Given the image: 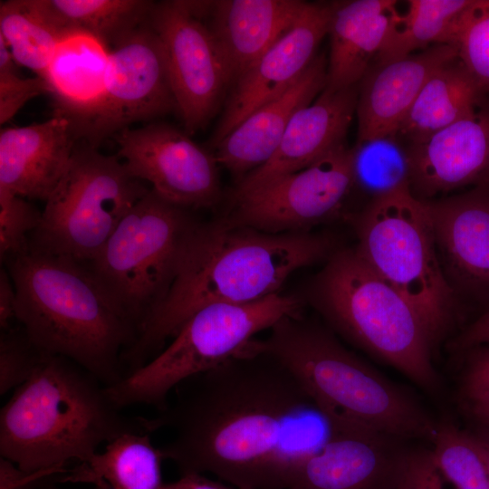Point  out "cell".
I'll list each match as a JSON object with an SVG mask.
<instances>
[{
    "label": "cell",
    "instance_id": "32",
    "mask_svg": "<svg viewBox=\"0 0 489 489\" xmlns=\"http://www.w3.org/2000/svg\"><path fill=\"white\" fill-rule=\"evenodd\" d=\"M432 455L440 471L457 489H489V473L469 434L453 424L436 425Z\"/></svg>",
    "mask_w": 489,
    "mask_h": 489
},
{
    "label": "cell",
    "instance_id": "15",
    "mask_svg": "<svg viewBox=\"0 0 489 489\" xmlns=\"http://www.w3.org/2000/svg\"><path fill=\"white\" fill-rule=\"evenodd\" d=\"M408 450L406 440L371 429L327 428L296 459L286 489H395Z\"/></svg>",
    "mask_w": 489,
    "mask_h": 489
},
{
    "label": "cell",
    "instance_id": "39",
    "mask_svg": "<svg viewBox=\"0 0 489 489\" xmlns=\"http://www.w3.org/2000/svg\"><path fill=\"white\" fill-rule=\"evenodd\" d=\"M467 398L489 392V347L475 350L464 380Z\"/></svg>",
    "mask_w": 489,
    "mask_h": 489
},
{
    "label": "cell",
    "instance_id": "29",
    "mask_svg": "<svg viewBox=\"0 0 489 489\" xmlns=\"http://www.w3.org/2000/svg\"><path fill=\"white\" fill-rule=\"evenodd\" d=\"M472 1H408L406 12L396 15L374 65L404 58L421 48L447 44L457 20Z\"/></svg>",
    "mask_w": 489,
    "mask_h": 489
},
{
    "label": "cell",
    "instance_id": "4",
    "mask_svg": "<svg viewBox=\"0 0 489 489\" xmlns=\"http://www.w3.org/2000/svg\"><path fill=\"white\" fill-rule=\"evenodd\" d=\"M5 263L15 319L38 350L78 363L107 387L125 378L121 357L137 328L85 264L31 248Z\"/></svg>",
    "mask_w": 489,
    "mask_h": 489
},
{
    "label": "cell",
    "instance_id": "27",
    "mask_svg": "<svg viewBox=\"0 0 489 489\" xmlns=\"http://www.w3.org/2000/svg\"><path fill=\"white\" fill-rule=\"evenodd\" d=\"M33 9L64 40L82 34L109 51L144 24L154 5L147 0H29Z\"/></svg>",
    "mask_w": 489,
    "mask_h": 489
},
{
    "label": "cell",
    "instance_id": "10",
    "mask_svg": "<svg viewBox=\"0 0 489 489\" xmlns=\"http://www.w3.org/2000/svg\"><path fill=\"white\" fill-rule=\"evenodd\" d=\"M149 190L118 157L85 144L76 146L45 202L30 248L87 264Z\"/></svg>",
    "mask_w": 489,
    "mask_h": 489
},
{
    "label": "cell",
    "instance_id": "30",
    "mask_svg": "<svg viewBox=\"0 0 489 489\" xmlns=\"http://www.w3.org/2000/svg\"><path fill=\"white\" fill-rule=\"evenodd\" d=\"M351 163L353 188L357 187L365 195L368 203L410 190L409 149L397 134L356 142L351 148Z\"/></svg>",
    "mask_w": 489,
    "mask_h": 489
},
{
    "label": "cell",
    "instance_id": "25",
    "mask_svg": "<svg viewBox=\"0 0 489 489\" xmlns=\"http://www.w3.org/2000/svg\"><path fill=\"white\" fill-rule=\"evenodd\" d=\"M485 97L476 80L456 58L429 77L397 135L407 144L420 142L475 113L486 101Z\"/></svg>",
    "mask_w": 489,
    "mask_h": 489
},
{
    "label": "cell",
    "instance_id": "16",
    "mask_svg": "<svg viewBox=\"0 0 489 489\" xmlns=\"http://www.w3.org/2000/svg\"><path fill=\"white\" fill-rule=\"evenodd\" d=\"M337 3L307 2L295 23L235 82L213 134V147L305 71L328 34Z\"/></svg>",
    "mask_w": 489,
    "mask_h": 489
},
{
    "label": "cell",
    "instance_id": "38",
    "mask_svg": "<svg viewBox=\"0 0 489 489\" xmlns=\"http://www.w3.org/2000/svg\"><path fill=\"white\" fill-rule=\"evenodd\" d=\"M69 472L66 466L25 471L0 456V489H41L49 484L62 482Z\"/></svg>",
    "mask_w": 489,
    "mask_h": 489
},
{
    "label": "cell",
    "instance_id": "6",
    "mask_svg": "<svg viewBox=\"0 0 489 489\" xmlns=\"http://www.w3.org/2000/svg\"><path fill=\"white\" fill-rule=\"evenodd\" d=\"M312 302L330 326L422 388L435 391L439 377L434 343L409 302L379 276L357 250L334 252L316 277Z\"/></svg>",
    "mask_w": 489,
    "mask_h": 489
},
{
    "label": "cell",
    "instance_id": "13",
    "mask_svg": "<svg viewBox=\"0 0 489 489\" xmlns=\"http://www.w3.org/2000/svg\"><path fill=\"white\" fill-rule=\"evenodd\" d=\"M352 189L351 148L343 142L307 168L234 197L225 219L265 233L308 232L338 215Z\"/></svg>",
    "mask_w": 489,
    "mask_h": 489
},
{
    "label": "cell",
    "instance_id": "31",
    "mask_svg": "<svg viewBox=\"0 0 489 489\" xmlns=\"http://www.w3.org/2000/svg\"><path fill=\"white\" fill-rule=\"evenodd\" d=\"M0 37L16 64L43 77L63 39L33 9L29 0L1 1Z\"/></svg>",
    "mask_w": 489,
    "mask_h": 489
},
{
    "label": "cell",
    "instance_id": "19",
    "mask_svg": "<svg viewBox=\"0 0 489 489\" xmlns=\"http://www.w3.org/2000/svg\"><path fill=\"white\" fill-rule=\"evenodd\" d=\"M359 86L323 90L312 103L298 110L273 156L239 180L234 197L302 170L345 142L356 112Z\"/></svg>",
    "mask_w": 489,
    "mask_h": 489
},
{
    "label": "cell",
    "instance_id": "8",
    "mask_svg": "<svg viewBox=\"0 0 489 489\" xmlns=\"http://www.w3.org/2000/svg\"><path fill=\"white\" fill-rule=\"evenodd\" d=\"M301 309L299 298L279 292L250 303L207 305L154 358L107 387L108 393L122 409L145 405L162 411L170 392L183 380L241 354L258 332L285 317L300 316Z\"/></svg>",
    "mask_w": 489,
    "mask_h": 489
},
{
    "label": "cell",
    "instance_id": "22",
    "mask_svg": "<svg viewBox=\"0 0 489 489\" xmlns=\"http://www.w3.org/2000/svg\"><path fill=\"white\" fill-rule=\"evenodd\" d=\"M327 65L323 54L316 55L289 87L233 129L214 147L218 165L241 179L268 161L296 111L324 90Z\"/></svg>",
    "mask_w": 489,
    "mask_h": 489
},
{
    "label": "cell",
    "instance_id": "11",
    "mask_svg": "<svg viewBox=\"0 0 489 489\" xmlns=\"http://www.w3.org/2000/svg\"><path fill=\"white\" fill-rule=\"evenodd\" d=\"M149 19V18H148ZM177 111L160 42L149 21L109 51L104 87L87 111L67 119L75 140L97 149L134 123Z\"/></svg>",
    "mask_w": 489,
    "mask_h": 489
},
{
    "label": "cell",
    "instance_id": "41",
    "mask_svg": "<svg viewBox=\"0 0 489 489\" xmlns=\"http://www.w3.org/2000/svg\"><path fill=\"white\" fill-rule=\"evenodd\" d=\"M16 293L8 271L0 273V328L1 331L12 327L15 319Z\"/></svg>",
    "mask_w": 489,
    "mask_h": 489
},
{
    "label": "cell",
    "instance_id": "21",
    "mask_svg": "<svg viewBox=\"0 0 489 489\" xmlns=\"http://www.w3.org/2000/svg\"><path fill=\"white\" fill-rule=\"evenodd\" d=\"M458 58L449 44H435L384 64L372 66L360 82L357 141L397 134L429 77Z\"/></svg>",
    "mask_w": 489,
    "mask_h": 489
},
{
    "label": "cell",
    "instance_id": "35",
    "mask_svg": "<svg viewBox=\"0 0 489 489\" xmlns=\"http://www.w3.org/2000/svg\"><path fill=\"white\" fill-rule=\"evenodd\" d=\"M43 353L32 343L21 326L1 331L0 395L25 382Z\"/></svg>",
    "mask_w": 489,
    "mask_h": 489
},
{
    "label": "cell",
    "instance_id": "3",
    "mask_svg": "<svg viewBox=\"0 0 489 489\" xmlns=\"http://www.w3.org/2000/svg\"><path fill=\"white\" fill-rule=\"evenodd\" d=\"M107 386L78 363L43 353L0 411V456L25 471L91 458L103 443L151 434L149 418L127 416Z\"/></svg>",
    "mask_w": 489,
    "mask_h": 489
},
{
    "label": "cell",
    "instance_id": "26",
    "mask_svg": "<svg viewBox=\"0 0 489 489\" xmlns=\"http://www.w3.org/2000/svg\"><path fill=\"white\" fill-rule=\"evenodd\" d=\"M109 50L87 35L65 38L56 49L43 76L54 112L67 119L90 110L101 97Z\"/></svg>",
    "mask_w": 489,
    "mask_h": 489
},
{
    "label": "cell",
    "instance_id": "37",
    "mask_svg": "<svg viewBox=\"0 0 489 489\" xmlns=\"http://www.w3.org/2000/svg\"><path fill=\"white\" fill-rule=\"evenodd\" d=\"M432 451L409 448L395 489H443Z\"/></svg>",
    "mask_w": 489,
    "mask_h": 489
},
{
    "label": "cell",
    "instance_id": "24",
    "mask_svg": "<svg viewBox=\"0 0 489 489\" xmlns=\"http://www.w3.org/2000/svg\"><path fill=\"white\" fill-rule=\"evenodd\" d=\"M394 0L338 2L331 20L330 55L324 90L360 84L375 64L398 13Z\"/></svg>",
    "mask_w": 489,
    "mask_h": 489
},
{
    "label": "cell",
    "instance_id": "40",
    "mask_svg": "<svg viewBox=\"0 0 489 489\" xmlns=\"http://www.w3.org/2000/svg\"><path fill=\"white\" fill-rule=\"evenodd\" d=\"M452 347L457 350L489 347V311L460 333L454 340Z\"/></svg>",
    "mask_w": 489,
    "mask_h": 489
},
{
    "label": "cell",
    "instance_id": "18",
    "mask_svg": "<svg viewBox=\"0 0 489 489\" xmlns=\"http://www.w3.org/2000/svg\"><path fill=\"white\" fill-rule=\"evenodd\" d=\"M408 145L410 192L420 200L469 185L489 184V101L472 115Z\"/></svg>",
    "mask_w": 489,
    "mask_h": 489
},
{
    "label": "cell",
    "instance_id": "14",
    "mask_svg": "<svg viewBox=\"0 0 489 489\" xmlns=\"http://www.w3.org/2000/svg\"><path fill=\"white\" fill-rule=\"evenodd\" d=\"M113 138L128 172L149 182L167 201L188 209L210 207L219 200L218 163L186 131L153 122L125 129Z\"/></svg>",
    "mask_w": 489,
    "mask_h": 489
},
{
    "label": "cell",
    "instance_id": "45",
    "mask_svg": "<svg viewBox=\"0 0 489 489\" xmlns=\"http://www.w3.org/2000/svg\"><path fill=\"white\" fill-rule=\"evenodd\" d=\"M41 489H61V488H59L55 484H49L42 487ZM92 489H107V488L102 484H95Z\"/></svg>",
    "mask_w": 489,
    "mask_h": 489
},
{
    "label": "cell",
    "instance_id": "36",
    "mask_svg": "<svg viewBox=\"0 0 489 489\" xmlns=\"http://www.w3.org/2000/svg\"><path fill=\"white\" fill-rule=\"evenodd\" d=\"M16 62L0 37V123L11 120L30 100L48 93L45 81L39 76L25 78L18 73Z\"/></svg>",
    "mask_w": 489,
    "mask_h": 489
},
{
    "label": "cell",
    "instance_id": "42",
    "mask_svg": "<svg viewBox=\"0 0 489 489\" xmlns=\"http://www.w3.org/2000/svg\"><path fill=\"white\" fill-rule=\"evenodd\" d=\"M162 489H235L220 481L206 477L204 474L191 473L180 475L170 483H164Z\"/></svg>",
    "mask_w": 489,
    "mask_h": 489
},
{
    "label": "cell",
    "instance_id": "1",
    "mask_svg": "<svg viewBox=\"0 0 489 489\" xmlns=\"http://www.w3.org/2000/svg\"><path fill=\"white\" fill-rule=\"evenodd\" d=\"M173 390V400L149 423L152 434L170 431L158 449L180 475L207 473L235 489L287 488L303 453L287 448V430L312 403L280 361L244 350Z\"/></svg>",
    "mask_w": 489,
    "mask_h": 489
},
{
    "label": "cell",
    "instance_id": "5",
    "mask_svg": "<svg viewBox=\"0 0 489 489\" xmlns=\"http://www.w3.org/2000/svg\"><path fill=\"white\" fill-rule=\"evenodd\" d=\"M248 350L268 354L298 379L327 428L362 427L432 441L436 425L402 387L383 377L325 328L285 317Z\"/></svg>",
    "mask_w": 489,
    "mask_h": 489
},
{
    "label": "cell",
    "instance_id": "17",
    "mask_svg": "<svg viewBox=\"0 0 489 489\" xmlns=\"http://www.w3.org/2000/svg\"><path fill=\"white\" fill-rule=\"evenodd\" d=\"M425 203L439 264L455 296H489V184Z\"/></svg>",
    "mask_w": 489,
    "mask_h": 489
},
{
    "label": "cell",
    "instance_id": "34",
    "mask_svg": "<svg viewBox=\"0 0 489 489\" xmlns=\"http://www.w3.org/2000/svg\"><path fill=\"white\" fill-rule=\"evenodd\" d=\"M42 218L24 197L0 189V256L6 260L30 249V237Z\"/></svg>",
    "mask_w": 489,
    "mask_h": 489
},
{
    "label": "cell",
    "instance_id": "7",
    "mask_svg": "<svg viewBox=\"0 0 489 489\" xmlns=\"http://www.w3.org/2000/svg\"><path fill=\"white\" fill-rule=\"evenodd\" d=\"M353 224L357 252L409 302L435 345L452 327L458 298L441 269L425 201L398 191L366 204Z\"/></svg>",
    "mask_w": 489,
    "mask_h": 489
},
{
    "label": "cell",
    "instance_id": "43",
    "mask_svg": "<svg viewBox=\"0 0 489 489\" xmlns=\"http://www.w3.org/2000/svg\"><path fill=\"white\" fill-rule=\"evenodd\" d=\"M475 417L489 429V392L468 398Z\"/></svg>",
    "mask_w": 489,
    "mask_h": 489
},
{
    "label": "cell",
    "instance_id": "33",
    "mask_svg": "<svg viewBox=\"0 0 489 489\" xmlns=\"http://www.w3.org/2000/svg\"><path fill=\"white\" fill-rule=\"evenodd\" d=\"M447 44L489 96V0H473L457 20Z\"/></svg>",
    "mask_w": 489,
    "mask_h": 489
},
{
    "label": "cell",
    "instance_id": "9",
    "mask_svg": "<svg viewBox=\"0 0 489 489\" xmlns=\"http://www.w3.org/2000/svg\"><path fill=\"white\" fill-rule=\"evenodd\" d=\"M196 224L187 209L150 188L85 264L138 332L167 292Z\"/></svg>",
    "mask_w": 489,
    "mask_h": 489
},
{
    "label": "cell",
    "instance_id": "12",
    "mask_svg": "<svg viewBox=\"0 0 489 489\" xmlns=\"http://www.w3.org/2000/svg\"><path fill=\"white\" fill-rule=\"evenodd\" d=\"M148 21L160 42L185 131L194 134L214 116L231 82L222 53L197 1L154 2Z\"/></svg>",
    "mask_w": 489,
    "mask_h": 489
},
{
    "label": "cell",
    "instance_id": "23",
    "mask_svg": "<svg viewBox=\"0 0 489 489\" xmlns=\"http://www.w3.org/2000/svg\"><path fill=\"white\" fill-rule=\"evenodd\" d=\"M307 2L299 0L214 1L208 27L235 82L297 20Z\"/></svg>",
    "mask_w": 489,
    "mask_h": 489
},
{
    "label": "cell",
    "instance_id": "20",
    "mask_svg": "<svg viewBox=\"0 0 489 489\" xmlns=\"http://www.w3.org/2000/svg\"><path fill=\"white\" fill-rule=\"evenodd\" d=\"M70 121L62 114L41 123L0 131V189L46 202L71 162L76 147Z\"/></svg>",
    "mask_w": 489,
    "mask_h": 489
},
{
    "label": "cell",
    "instance_id": "44",
    "mask_svg": "<svg viewBox=\"0 0 489 489\" xmlns=\"http://www.w3.org/2000/svg\"><path fill=\"white\" fill-rule=\"evenodd\" d=\"M469 437L484 460L489 473V432L481 434H469Z\"/></svg>",
    "mask_w": 489,
    "mask_h": 489
},
{
    "label": "cell",
    "instance_id": "28",
    "mask_svg": "<svg viewBox=\"0 0 489 489\" xmlns=\"http://www.w3.org/2000/svg\"><path fill=\"white\" fill-rule=\"evenodd\" d=\"M163 460L151 442V434L129 433L70 469L62 482H87L107 489H162Z\"/></svg>",
    "mask_w": 489,
    "mask_h": 489
},
{
    "label": "cell",
    "instance_id": "2",
    "mask_svg": "<svg viewBox=\"0 0 489 489\" xmlns=\"http://www.w3.org/2000/svg\"><path fill=\"white\" fill-rule=\"evenodd\" d=\"M333 248L332 237L323 234L265 233L225 218L197 222L167 292L122 355L127 375L154 358L200 309L250 303L276 293L292 273L330 257Z\"/></svg>",
    "mask_w": 489,
    "mask_h": 489
}]
</instances>
